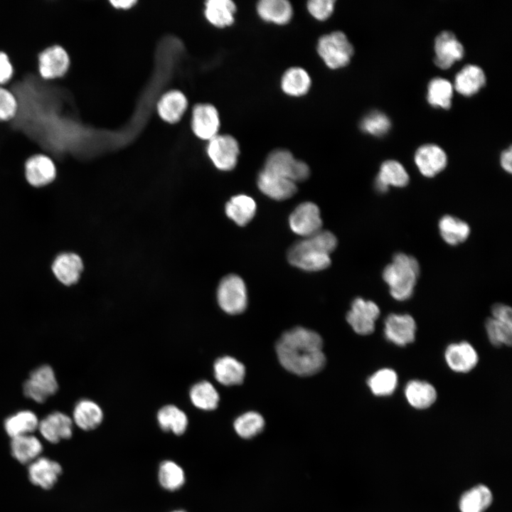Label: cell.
<instances>
[{
    "label": "cell",
    "mask_w": 512,
    "mask_h": 512,
    "mask_svg": "<svg viewBox=\"0 0 512 512\" xmlns=\"http://www.w3.org/2000/svg\"><path fill=\"white\" fill-rule=\"evenodd\" d=\"M323 341L316 332L299 326L284 332L276 344L281 365L289 372L309 376L324 366Z\"/></svg>",
    "instance_id": "obj_1"
},
{
    "label": "cell",
    "mask_w": 512,
    "mask_h": 512,
    "mask_svg": "<svg viewBox=\"0 0 512 512\" xmlns=\"http://www.w3.org/2000/svg\"><path fill=\"white\" fill-rule=\"evenodd\" d=\"M336 245L333 233L320 230L293 245L288 251V260L293 266L306 271L322 270L330 265V254Z\"/></svg>",
    "instance_id": "obj_2"
},
{
    "label": "cell",
    "mask_w": 512,
    "mask_h": 512,
    "mask_svg": "<svg viewBox=\"0 0 512 512\" xmlns=\"http://www.w3.org/2000/svg\"><path fill=\"white\" fill-rule=\"evenodd\" d=\"M419 274L420 265L415 257L397 253L392 263L383 270V278L391 296L396 300L404 301L412 296Z\"/></svg>",
    "instance_id": "obj_3"
},
{
    "label": "cell",
    "mask_w": 512,
    "mask_h": 512,
    "mask_svg": "<svg viewBox=\"0 0 512 512\" xmlns=\"http://www.w3.org/2000/svg\"><path fill=\"white\" fill-rule=\"evenodd\" d=\"M317 52L327 67L338 69L348 64L353 48L344 33L333 31L319 39Z\"/></svg>",
    "instance_id": "obj_4"
},
{
    "label": "cell",
    "mask_w": 512,
    "mask_h": 512,
    "mask_svg": "<svg viewBox=\"0 0 512 512\" xmlns=\"http://www.w3.org/2000/svg\"><path fill=\"white\" fill-rule=\"evenodd\" d=\"M264 170L296 182L306 180L310 174L308 165L294 159L292 154L285 149H276L267 157Z\"/></svg>",
    "instance_id": "obj_5"
},
{
    "label": "cell",
    "mask_w": 512,
    "mask_h": 512,
    "mask_svg": "<svg viewBox=\"0 0 512 512\" xmlns=\"http://www.w3.org/2000/svg\"><path fill=\"white\" fill-rule=\"evenodd\" d=\"M217 299L220 308L230 314H238L245 311L247 303L245 284L239 276L229 274L220 282Z\"/></svg>",
    "instance_id": "obj_6"
},
{
    "label": "cell",
    "mask_w": 512,
    "mask_h": 512,
    "mask_svg": "<svg viewBox=\"0 0 512 512\" xmlns=\"http://www.w3.org/2000/svg\"><path fill=\"white\" fill-rule=\"evenodd\" d=\"M58 388V384L53 368L50 366L43 365L31 372L23 384V393L28 398L43 403L54 395Z\"/></svg>",
    "instance_id": "obj_7"
},
{
    "label": "cell",
    "mask_w": 512,
    "mask_h": 512,
    "mask_svg": "<svg viewBox=\"0 0 512 512\" xmlns=\"http://www.w3.org/2000/svg\"><path fill=\"white\" fill-rule=\"evenodd\" d=\"M207 153L215 165L222 171L232 170L236 165L240 148L238 141L228 134L216 135L210 140Z\"/></svg>",
    "instance_id": "obj_8"
},
{
    "label": "cell",
    "mask_w": 512,
    "mask_h": 512,
    "mask_svg": "<svg viewBox=\"0 0 512 512\" xmlns=\"http://www.w3.org/2000/svg\"><path fill=\"white\" fill-rule=\"evenodd\" d=\"M379 315L380 309L376 304L358 297L353 301L346 320L356 333L368 335L373 332L375 321Z\"/></svg>",
    "instance_id": "obj_9"
},
{
    "label": "cell",
    "mask_w": 512,
    "mask_h": 512,
    "mask_svg": "<svg viewBox=\"0 0 512 512\" xmlns=\"http://www.w3.org/2000/svg\"><path fill=\"white\" fill-rule=\"evenodd\" d=\"M291 230L304 238L321 230L322 220L318 206L311 202L299 204L289 218Z\"/></svg>",
    "instance_id": "obj_10"
},
{
    "label": "cell",
    "mask_w": 512,
    "mask_h": 512,
    "mask_svg": "<svg viewBox=\"0 0 512 512\" xmlns=\"http://www.w3.org/2000/svg\"><path fill=\"white\" fill-rule=\"evenodd\" d=\"M24 172L28 183L36 188L50 184L57 175L53 160L47 155L41 154H34L26 160Z\"/></svg>",
    "instance_id": "obj_11"
},
{
    "label": "cell",
    "mask_w": 512,
    "mask_h": 512,
    "mask_svg": "<svg viewBox=\"0 0 512 512\" xmlns=\"http://www.w3.org/2000/svg\"><path fill=\"white\" fill-rule=\"evenodd\" d=\"M69 65L68 54L58 45L46 48L38 55V70L44 79L50 80L63 76Z\"/></svg>",
    "instance_id": "obj_12"
},
{
    "label": "cell",
    "mask_w": 512,
    "mask_h": 512,
    "mask_svg": "<svg viewBox=\"0 0 512 512\" xmlns=\"http://www.w3.org/2000/svg\"><path fill=\"white\" fill-rule=\"evenodd\" d=\"M415 331V321L409 314H390L385 320V336L397 346H405L412 343Z\"/></svg>",
    "instance_id": "obj_13"
},
{
    "label": "cell",
    "mask_w": 512,
    "mask_h": 512,
    "mask_svg": "<svg viewBox=\"0 0 512 512\" xmlns=\"http://www.w3.org/2000/svg\"><path fill=\"white\" fill-rule=\"evenodd\" d=\"M434 51V63L442 69L450 68L464 53L463 46L450 31H443L436 37Z\"/></svg>",
    "instance_id": "obj_14"
},
{
    "label": "cell",
    "mask_w": 512,
    "mask_h": 512,
    "mask_svg": "<svg viewBox=\"0 0 512 512\" xmlns=\"http://www.w3.org/2000/svg\"><path fill=\"white\" fill-rule=\"evenodd\" d=\"M415 162L420 172L425 177H434L447 166L444 151L437 145L427 144L419 147L415 154Z\"/></svg>",
    "instance_id": "obj_15"
},
{
    "label": "cell",
    "mask_w": 512,
    "mask_h": 512,
    "mask_svg": "<svg viewBox=\"0 0 512 512\" xmlns=\"http://www.w3.org/2000/svg\"><path fill=\"white\" fill-rule=\"evenodd\" d=\"M73 427V420L68 415L54 412L39 421L38 429L48 442L58 443L72 437Z\"/></svg>",
    "instance_id": "obj_16"
},
{
    "label": "cell",
    "mask_w": 512,
    "mask_h": 512,
    "mask_svg": "<svg viewBox=\"0 0 512 512\" xmlns=\"http://www.w3.org/2000/svg\"><path fill=\"white\" fill-rule=\"evenodd\" d=\"M219 127V115L214 106L209 104H199L194 107L192 128L198 137L210 140L217 135Z\"/></svg>",
    "instance_id": "obj_17"
},
{
    "label": "cell",
    "mask_w": 512,
    "mask_h": 512,
    "mask_svg": "<svg viewBox=\"0 0 512 512\" xmlns=\"http://www.w3.org/2000/svg\"><path fill=\"white\" fill-rule=\"evenodd\" d=\"M51 269L60 283L70 286L78 282L83 270V263L78 255L64 252L55 257Z\"/></svg>",
    "instance_id": "obj_18"
},
{
    "label": "cell",
    "mask_w": 512,
    "mask_h": 512,
    "mask_svg": "<svg viewBox=\"0 0 512 512\" xmlns=\"http://www.w3.org/2000/svg\"><path fill=\"white\" fill-rule=\"evenodd\" d=\"M257 183L265 195L277 201L289 198L297 191L294 182L264 169L258 174Z\"/></svg>",
    "instance_id": "obj_19"
},
{
    "label": "cell",
    "mask_w": 512,
    "mask_h": 512,
    "mask_svg": "<svg viewBox=\"0 0 512 512\" xmlns=\"http://www.w3.org/2000/svg\"><path fill=\"white\" fill-rule=\"evenodd\" d=\"M30 481L43 489H50L62 474V467L57 462L46 457H38L28 469Z\"/></svg>",
    "instance_id": "obj_20"
},
{
    "label": "cell",
    "mask_w": 512,
    "mask_h": 512,
    "mask_svg": "<svg viewBox=\"0 0 512 512\" xmlns=\"http://www.w3.org/2000/svg\"><path fill=\"white\" fill-rule=\"evenodd\" d=\"M444 358L449 367L458 373L470 371L479 360L476 351L466 341L449 345L445 350Z\"/></svg>",
    "instance_id": "obj_21"
},
{
    "label": "cell",
    "mask_w": 512,
    "mask_h": 512,
    "mask_svg": "<svg viewBox=\"0 0 512 512\" xmlns=\"http://www.w3.org/2000/svg\"><path fill=\"white\" fill-rule=\"evenodd\" d=\"M409 183V175L404 166L395 160L384 161L375 178V187L380 193H385L390 186L404 187Z\"/></svg>",
    "instance_id": "obj_22"
},
{
    "label": "cell",
    "mask_w": 512,
    "mask_h": 512,
    "mask_svg": "<svg viewBox=\"0 0 512 512\" xmlns=\"http://www.w3.org/2000/svg\"><path fill=\"white\" fill-rule=\"evenodd\" d=\"M256 9L263 21L277 25L289 23L293 14L292 6L286 0H261Z\"/></svg>",
    "instance_id": "obj_23"
},
{
    "label": "cell",
    "mask_w": 512,
    "mask_h": 512,
    "mask_svg": "<svg viewBox=\"0 0 512 512\" xmlns=\"http://www.w3.org/2000/svg\"><path fill=\"white\" fill-rule=\"evenodd\" d=\"M213 370L215 379L224 385L241 384L245 375V368L243 364L230 356L217 359Z\"/></svg>",
    "instance_id": "obj_24"
},
{
    "label": "cell",
    "mask_w": 512,
    "mask_h": 512,
    "mask_svg": "<svg viewBox=\"0 0 512 512\" xmlns=\"http://www.w3.org/2000/svg\"><path fill=\"white\" fill-rule=\"evenodd\" d=\"M486 83V76L481 68L475 65L464 66L456 75L454 88L462 95L476 93Z\"/></svg>",
    "instance_id": "obj_25"
},
{
    "label": "cell",
    "mask_w": 512,
    "mask_h": 512,
    "mask_svg": "<svg viewBox=\"0 0 512 512\" xmlns=\"http://www.w3.org/2000/svg\"><path fill=\"white\" fill-rule=\"evenodd\" d=\"M188 105L186 96L178 90L164 94L158 103L160 117L169 123H176L181 119Z\"/></svg>",
    "instance_id": "obj_26"
},
{
    "label": "cell",
    "mask_w": 512,
    "mask_h": 512,
    "mask_svg": "<svg viewBox=\"0 0 512 512\" xmlns=\"http://www.w3.org/2000/svg\"><path fill=\"white\" fill-rule=\"evenodd\" d=\"M42 451L41 442L36 437L32 434L11 438V454L21 464H30L38 458Z\"/></svg>",
    "instance_id": "obj_27"
},
{
    "label": "cell",
    "mask_w": 512,
    "mask_h": 512,
    "mask_svg": "<svg viewBox=\"0 0 512 512\" xmlns=\"http://www.w3.org/2000/svg\"><path fill=\"white\" fill-rule=\"evenodd\" d=\"M73 415L75 424L85 431L97 428L103 419L100 407L90 400L79 401L75 406Z\"/></svg>",
    "instance_id": "obj_28"
},
{
    "label": "cell",
    "mask_w": 512,
    "mask_h": 512,
    "mask_svg": "<svg viewBox=\"0 0 512 512\" xmlns=\"http://www.w3.org/2000/svg\"><path fill=\"white\" fill-rule=\"evenodd\" d=\"M311 85V78L306 70L293 67L283 74L280 85L282 91L289 96L301 97L306 95Z\"/></svg>",
    "instance_id": "obj_29"
},
{
    "label": "cell",
    "mask_w": 512,
    "mask_h": 512,
    "mask_svg": "<svg viewBox=\"0 0 512 512\" xmlns=\"http://www.w3.org/2000/svg\"><path fill=\"white\" fill-rule=\"evenodd\" d=\"M405 394L410 405L420 410L430 407L437 399V392L431 384L417 380L407 383Z\"/></svg>",
    "instance_id": "obj_30"
},
{
    "label": "cell",
    "mask_w": 512,
    "mask_h": 512,
    "mask_svg": "<svg viewBox=\"0 0 512 512\" xmlns=\"http://www.w3.org/2000/svg\"><path fill=\"white\" fill-rule=\"evenodd\" d=\"M39 425L36 415L31 410H21L8 417L4 421V429L11 437L31 434Z\"/></svg>",
    "instance_id": "obj_31"
},
{
    "label": "cell",
    "mask_w": 512,
    "mask_h": 512,
    "mask_svg": "<svg viewBox=\"0 0 512 512\" xmlns=\"http://www.w3.org/2000/svg\"><path fill=\"white\" fill-rule=\"evenodd\" d=\"M236 6L230 0H209L206 3L205 15L213 26L223 28L234 22Z\"/></svg>",
    "instance_id": "obj_32"
},
{
    "label": "cell",
    "mask_w": 512,
    "mask_h": 512,
    "mask_svg": "<svg viewBox=\"0 0 512 512\" xmlns=\"http://www.w3.org/2000/svg\"><path fill=\"white\" fill-rule=\"evenodd\" d=\"M256 203L250 196L238 195L233 196L225 205V213L236 224L244 226L255 216Z\"/></svg>",
    "instance_id": "obj_33"
},
{
    "label": "cell",
    "mask_w": 512,
    "mask_h": 512,
    "mask_svg": "<svg viewBox=\"0 0 512 512\" xmlns=\"http://www.w3.org/2000/svg\"><path fill=\"white\" fill-rule=\"evenodd\" d=\"M439 230L442 239L451 245L463 242L470 233V228L466 222L449 215L439 220Z\"/></svg>",
    "instance_id": "obj_34"
},
{
    "label": "cell",
    "mask_w": 512,
    "mask_h": 512,
    "mask_svg": "<svg viewBox=\"0 0 512 512\" xmlns=\"http://www.w3.org/2000/svg\"><path fill=\"white\" fill-rule=\"evenodd\" d=\"M492 502V494L484 485H477L465 492L460 498L462 512H484Z\"/></svg>",
    "instance_id": "obj_35"
},
{
    "label": "cell",
    "mask_w": 512,
    "mask_h": 512,
    "mask_svg": "<svg viewBox=\"0 0 512 512\" xmlns=\"http://www.w3.org/2000/svg\"><path fill=\"white\" fill-rule=\"evenodd\" d=\"M157 420L164 431H171L176 435L185 432L188 422L186 415L171 405H166L159 410Z\"/></svg>",
    "instance_id": "obj_36"
},
{
    "label": "cell",
    "mask_w": 512,
    "mask_h": 512,
    "mask_svg": "<svg viewBox=\"0 0 512 512\" xmlns=\"http://www.w3.org/2000/svg\"><path fill=\"white\" fill-rule=\"evenodd\" d=\"M190 399L198 408L204 410H215L219 402V395L214 386L203 380L195 384L190 390Z\"/></svg>",
    "instance_id": "obj_37"
},
{
    "label": "cell",
    "mask_w": 512,
    "mask_h": 512,
    "mask_svg": "<svg viewBox=\"0 0 512 512\" xmlns=\"http://www.w3.org/2000/svg\"><path fill=\"white\" fill-rule=\"evenodd\" d=\"M452 95V85L446 79L435 78L428 85L427 97L432 106L443 109L450 108Z\"/></svg>",
    "instance_id": "obj_38"
},
{
    "label": "cell",
    "mask_w": 512,
    "mask_h": 512,
    "mask_svg": "<svg viewBox=\"0 0 512 512\" xmlns=\"http://www.w3.org/2000/svg\"><path fill=\"white\" fill-rule=\"evenodd\" d=\"M367 383L374 395L386 396L391 395L396 388L398 376L392 369H380L368 378Z\"/></svg>",
    "instance_id": "obj_39"
},
{
    "label": "cell",
    "mask_w": 512,
    "mask_h": 512,
    "mask_svg": "<svg viewBox=\"0 0 512 512\" xmlns=\"http://www.w3.org/2000/svg\"><path fill=\"white\" fill-rule=\"evenodd\" d=\"M158 477L161 486L169 491L179 489L185 482L182 468L170 460L164 461L160 464Z\"/></svg>",
    "instance_id": "obj_40"
},
{
    "label": "cell",
    "mask_w": 512,
    "mask_h": 512,
    "mask_svg": "<svg viewBox=\"0 0 512 512\" xmlns=\"http://www.w3.org/2000/svg\"><path fill=\"white\" fill-rule=\"evenodd\" d=\"M265 426L262 416L256 412H247L239 416L234 422V428L237 434L245 439H249L259 434Z\"/></svg>",
    "instance_id": "obj_41"
},
{
    "label": "cell",
    "mask_w": 512,
    "mask_h": 512,
    "mask_svg": "<svg viewBox=\"0 0 512 512\" xmlns=\"http://www.w3.org/2000/svg\"><path fill=\"white\" fill-rule=\"evenodd\" d=\"M485 327L489 339L494 346H500L503 344L511 346L512 326L494 318H489L486 321Z\"/></svg>",
    "instance_id": "obj_42"
},
{
    "label": "cell",
    "mask_w": 512,
    "mask_h": 512,
    "mask_svg": "<svg viewBox=\"0 0 512 512\" xmlns=\"http://www.w3.org/2000/svg\"><path fill=\"white\" fill-rule=\"evenodd\" d=\"M360 127L364 132L380 137L386 134L389 130L390 122L384 113L374 111L364 117L361 122Z\"/></svg>",
    "instance_id": "obj_43"
},
{
    "label": "cell",
    "mask_w": 512,
    "mask_h": 512,
    "mask_svg": "<svg viewBox=\"0 0 512 512\" xmlns=\"http://www.w3.org/2000/svg\"><path fill=\"white\" fill-rule=\"evenodd\" d=\"M18 110L16 97L9 90L0 87V120L11 119L17 114Z\"/></svg>",
    "instance_id": "obj_44"
},
{
    "label": "cell",
    "mask_w": 512,
    "mask_h": 512,
    "mask_svg": "<svg viewBox=\"0 0 512 512\" xmlns=\"http://www.w3.org/2000/svg\"><path fill=\"white\" fill-rule=\"evenodd\" d=\"M334 0H311L307 2L309 14L319 21H324L329 18L334 10Z\"/></svg>",
    "instance_id": "obj_45"
},
{
    "label": "cell",
    "mask_w": 512,
    "mask_h": 512,
    "mask_svg": "<svg viewBox=\"0 0 512 512\" xmlns=\"http://www.w3.org/2000/svg\"><path fill=\"white\" fill-rule=\"evenodd\" d=\"M493 318L512 326V311L508 306L502 304H496L491 309Z\"/></svg>",
    "instance_id": "obj_46"
},
{
    "label": "cell",
    "mask_w": 512,
    "mask_h": 512,
    "mask_svg": "<svg viewBox=\"0 0 512 512\" xmlns=\"http://www.w3.org/2000/svg\"><path fill=\"white\" fill-rule=\"evenodd\" d=\"M13 75V67L8 55L0 51V85L6 83Z\"/></svg>",
    "instance_id": "obj_47"
},
{
    "label": "cell",
    "mask_w": 512,
    "mask_h": 512,
    "mask_svg": "<svg viewBox=\"0 0 512 512\" xmlns=\"http://www.w3.org/2000/svg\"><path fill=\"white\" fill-rule=\"evenodd\" d=\"M511 147H509L508 149L503 151L501 155V165L502 168L508 173H511Z\"/></svg>",
    "instance_id": "obj_48"
},
{
    "label": "cell",
    "mask_w": 512,
    "mask_h": 512,
    "mask_svg": "<svg viewBox=\"0 0 512 512\" xmlns=\"http://www.w3.org/2000/svg\"><path fill=\"white\" fill-rule=\"evenodd\" d=\"M111 4L117 9H127L137 3L134 0L111 1Z\"/></svg>",
    "instance_id": "obj_49"
},
{
    "label": "cell",
    "mask_w": 512,
    "mask_h": 512,
    "mask_svg": "<svg viewBox=\"0 0 512 512\" xmlns=\"http://www.w3.org/2000/svg\"><path fill=\"white\" fill-rule=\"evenodd\" d=\"M172 512H185V511H172Z\"/></svg>",
    "instance_id": "obj_50"
}]
</instances>
